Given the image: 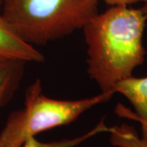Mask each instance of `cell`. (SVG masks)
<instances>
[{"label": "cell", "instance_id": "1", "mask_svg": "<svg viewBox=\"0 0 147 147\" xmlns=\"http://www.w3.org/2000/svg\"><path fill=\"white\" fill-rule=\"evenodd\" d=\"M146 20L142 8L111 6L84 26L88 74L100 92L115 94L116 85L144 63Z\"/></svg>", "mask_w": 147, "mask_h": 147}, {"label": "cell", "instance_id": "2", "mask_svg": "<svg viewBox=\"0 0 147 147\" xmlns=\"http://www.w3.org/2000/svg\"><path fill=\"white\" fill-rule=\"evenodd\" d=\"M98 0H2L1 12L28 43L45 45L83 30L98 14Z\"/></svg>", "mask_w": 147, "mask_h": 147}, {"label": "cell", "instance_id": "3", "mask_svg": "<svg viewBox=\"0 0 147 147\" xmlns=\"http://www.w3.org/2000/svg\"><path fill=\"white\" fill-rule=\"evenodd\" d=\"M114 95L100 92L79 100H59L44 94L40 79L27 88L24 107L8 116L0 131V147H21L31 137L76 120L86 111L103 104Z\"/></svg>", "mask_w": 147, "mask_h": 147}, {"label": "cell", "instance_id": "4", "mask_svg": "<svg viewBox=\"0 0 147 147\" xmlns=\"http://www.w3.org/2000/svg\"><path fill=\"white\" fill-rule=\"evenodd\" d=\"M115 93L123 95L131 103L134 112L124 105H118V115L135 120L141 124L142 138L147 142V77H128L116 85Z\"/></svg>", "mask_w": 147, "mask_h": 147}, {"label": "cell", "instance_id": "5", "mask_svg": "<svg viewBox=\"0 0 147 147\" xmlns=\"http://www.w3.org/2000/svg\"><path fill=\"white\" fill-rule=\"evenodd\" d=\"M0 0V59L20 60L25 62H43L44 56L34 46L26 42L1 12Z\"/></svg>", "mask_w": 147, "mask_h": 147}, {"label": "cell", "instance_id": "6", "mask_svg": "<svg viewBox=\"0 0 147 147\" xmlns=\"http://www.w3.org/2000/svg\"><path fill=\"white\" fill-rule=\"evenodd\" d=\"M26 62L13 59H0V114L20 87Z\"/></svg>", "mask_w": 147, "mask_h": 147}, {"label": "cell", "instance_id": "7", "mask_svg": "<svg viewBox=\"0 0 147 147\" xmlns=\"http://www.w3.org/2000/svg\"><path fill=\"white\" fill-rule=\"evenodd\" d=\"M109 130L110 127L106 125L104 119H101L96 126L83 135L73 138H65L49 142H40L36 137H31L27 140L21 147H76L98 134L109 132Z\"/></svg>", "mask_w": 147, "mask_h": 147}, {"label": "cell", "instance_id": "8", "mask_svg": "<svg viewBox=\"0 0 147 147\" xmlns=\"http://www.w3.org/2000/svg\"><path fill=\"white\" fill-rule=\"evenodd\" d=\"M110 143L116 147H147V142L141 137L133 127L123 123L110 127Z\"/></svg>", "mask_w": 147, "mask_h": 147}, {"label": "cell", "instance_id": "9", "mask_svg": "<svg viewBox=\"0 0 147 147\" xmlns=\"http://www.w3.org/2000/svg\"><path fill=\"white\" fill-rule=\"evenodd\" d=\"M103 1L110 6H130L137 3H146L147 0H98Z\"/></svg>", "mask_w": 147, "mask_h": 147}, {"label": "cell", "instance_id": "10", "mask_svg": "<svg viewBox=\"0 0 147 147\" xmlns=\"http://www.w3.org/2000/svg\"><path fill=\"white\" fill-rule=\"evenodd\" d=\"M142 11L144 12L145 16H146V18H147V3H145V4H144V6L142 7Z\"/></svg>", "mask_w": 147, "mask_h": 147}]
</instances>
